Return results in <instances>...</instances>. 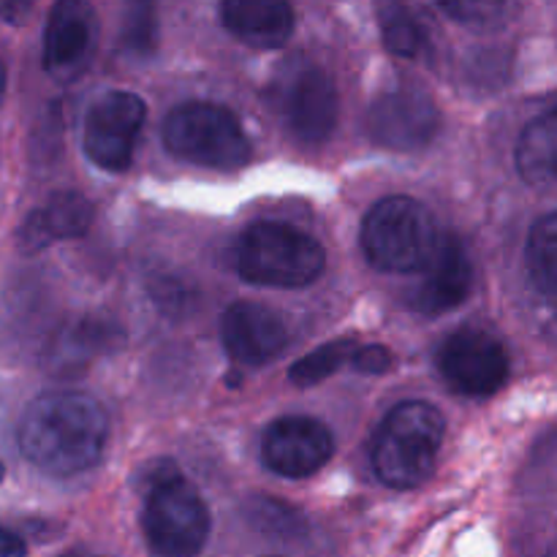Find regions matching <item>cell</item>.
I'll list each match as a JSON object with an SVG mask.
<instances>
[{
  "instance_id": "6da1fadb",
  "label": "cell",
  "mask_w": 557,
  "mask_h": 557,
  "mask_svg": "<svg viewBox=\"0 0 557 557\" xmlns=\"http://www.w3.org/2000/svg\"><path fill=\"white\" fill-rule=\"evenodd\" d=\"M16 441L38 471L76 476L96 468L107 451V408L85 392H47L25 408Z\"/></svg>"
},
{
  "instance_id": "7a4b0ae2",
  "label": "cell",
  "mask_w": 557,
  "mask_h": 557,
  "mask_svg": "<svg viewBox=\"0 0 557 557\" xmlns=\"http://www.w3.org/2000/svg\"><path fill=\"white\" fill-rule=\"evenodd\" d=\"M444 413L428 400H406L386 413L370 446L373 471L386 487L413 490L435 471L444 444Z\"/></svg>"
},
{
  "instance_id": "3957f363",
  "label": "cell",
  "mask_w": 557,
  "mask_h": 557,
  "mask_svg": "<svg viewBox=\"0 0 557 557\" xmlns=\"http://www.w3.org/2000/svg\"><path fill=\"white\" fill-rule=\"evenodd\" d=\"M438 245L441 237L433 212L411 196L379 199L362 221L364 259L379 272H424Z\"/></svg>"
},
{
  "instance_id": "277c9868",
  "label": "cell",
  "mask_w": 557,
  "mask_h": 557,
  "mask_svg": "<svg viewBox=\"0 0 557 557\" xmlns=\"http://www.w3.org/2000/svg\"><path fill=\"white\" fill-rule=\"evenodd\" d=\"M324 267L319 239L292 223L259 221L237 243V272L253 286L305 288L319 281Z\"/></svg>"
},
{
  "instance_id": "5b68a950",
  "label": "cell",
  "mask_w": 557,
  "mask_h": 557,
  "mask_svg": "<svg viewBox=\"0 0 557 557\" xmlns=\"http://www.w3.org/2000/svg\"><path fill=\"white\" fill-rule=\"evenodd\" d=\"M210 509L183 473L161 462L147 479L141 531L158 557H196L210 536Z\"/></svg>"
},
{
  "instance_id": "8992f818",
  "label": "cell",
  "mask_w": 557,
  "mask_h": 557,
  "mask_svg": "<svg viewBox=\"0 0 557 557\" xmlns=\"http://www.w3.org/2000/svg\"><path fill=\"white\" fill-rule=\"evenodd\" d=\"M163 145L174 158L205 169L245 166L250 141L232 109L212 101H190L172 109L163 123Z\"/></svg>"
},
{
  "instance_id": "52a82bcc",
  "label": "cell",
  "mask_w": 557,
  "mask_h": 557,
  "mask_svg": "<svg viewBox=\"0 0 557 557\" xmlns=\"http://www.w3.org/2000/svg\"><path fill=\"white\" fill-rule=\"evenodd\" d=\"M277 112L283 114L292 134L305 145H321L335 131L341 117V96L319 63L292 60L277 82Z\"/></svg>"
},
{
  "instance_id": "ba28073f",
  "label": "cell",
  "mask_w": 557,
  "mask_h": 557,
  "mask_svg": "<svg viewBox=\"0 0 557 557\" xmlns=\"http://www.w3.org/2000/svg\"><path fill=\"white\" fill-rule=\"evenodd\" d=\"M147 117V103L125 90L98 96L85 114L82 147L103 172H125L134 161V147Z\"/></svg>"
},
{
  "instance_id": "9c48e42d",
  "label": "cell",
  "mask_w": 557,
  "mask_h": 557,
  "mask_svg": "<svg viewBox=\"0 0 557 557\" xmlns=\"http://www.w3.org/2000/svg\"><path fill=\"white\" fill-rule=\"evenodd\" d=\"M435 362L438 373L457 395H495L509 375V357L504 346L479 326H462L446 337Z\"/></svg>"
},
{
  "instance_id": "30bf717a",
  "label": "cell",
  "mask_w": 557,
  "mask_h": 557,
  "mask_svg": "<svg viewBox=\"0 0 557 557\" xmlns=\"http://www.w3.org/2000/svg\"><path fill=\"white\" fill-rule=\"evenodd\" d=\"M98 16L85 0H60L44 27V71L60 85L76 82L96 54Z\"/></svg>"
},
{
  "instance_id": "8fae6325",
  "label": "cell",
  "mask_w": 557,
  "mask_h": 557,
  "mask_svg": "<svg viewBox=\"0 0 557 557\" xmlns=\"http://www.w3.org/2000/svg\"><path fill=\"white\" fill-rule=\"evenodd\" d=\"M441 128V112L433 98L417 87H400L375 98L368 109V134L375 145L397 152L428 147Z\"/></svg>"
},
{
  "instance_id": "7c38bea8",
  "label": "cell",
  "mask_w": 557,
  "mask_h": 557,
  "mask_svg": "<svg viewBox=\"0 0 557 557\" xmlns=\"http://www.w3.org/2000/svg\"><path fill=\"white\" fill-rule=\"evenodd\" d=\"M335 455L330 428L313 417H281L261 435V460L272 473L286 479H308Z\"/></svg>"
},
{
  "instance_id": "4fadbf2b",
  "label": "cell",
  "mask_w": 557,
  "mask_h": 557,
  "mask_svg": "<svg viewBox=\"0 0 557 557\" xmlns=\"http://www.w3.org/2000/svg\"><path fill=\"white\" fill-rule=\"evenodd\" d=\"M221 341L234 362L259 368L286 348L288 332L281 315L267 305L234 302L221 319Z\"/></svg>"
},
{
  "instance_id": "5bb4252c",
  "label": "cell",
  "mask_w": 557,
  "mask_h": 557,
  "mask_svg": "<svg viewBox=\"0 0 557 557\" xmlns=\"http://www.w3.org/2000/svg\"><path fill=\"white\" fill-rule=\"evenodd\" d=\"M473 288V264L468 256L466 245L457 237L446 234L441 237L438 250L424 267L422 281L413 286L408 305L417 313L424 315H441L455 310L468 299Z\"/></svg>"
},
{
  "instance_id": "9a60e30c",
  "label": "cell",
  "mask_w": 557,
  "mask_h": 557,
  "mask_svg": "<svg viewBox=\"0 0 557 557\" xmlns=\"http://www.w3.org/2000/svg\"><path fill=\"white\" fill-rule=\"evenodd\" d=\"M92 218H96V210L87 196L76 194V190H60L22 221L20 232H16V248L25 256L41 253L54 243L76 239L90 232Z\"/></svg>"
},
{
  "instance_id": "2e32d148",
  "label": "cell",
  "mask_w": 557,
  "mask_h": 557,
  "mask_svg": "<svg viewBox=\"0 0 557 557\" xmlns=\"http://www.w3.org/2000/svg\"><path fill=\"white\" fill-rule=\"evenodd\" d=\"M221 20L232 36L256 49H277L292 38L294 9L283 0H226Z\"/></svg>"
},
{
  "instance_id": "e0dca14e",
  "label": "cell",
  "mask_w": 557,
  "mask_h": 557,
  "mask_svg": "<svg viewBox=\"0 0 557 557\" xmlns=\"http://www.w3.org/2000/svg\"><path fill=\"white\" fill-rule=\"evenodd\" d=\"M120 343L117 326L98 319H82L65 326L49 346V368L54 373H79L92 357Z\"/></svg>"
},
{
  "instance_id": "ac0fdd59",
  "label": "cell",
  "mask_w": 557,
  "mask_h": 557,
  "mask_svg": "<svg viewBox=\"0 0 557 557\" xmlns=\"http://www.w3.org/2000/svg\"><path fill=\"white\" fill-rule=\"evenodd\" d=\"M517 169L536 188L557 185V103L525 125L517 141Z\"/></svg>"
},
{
  "instance_id": "d6986e66",
  "label": "cell",
  "mask_w": 557,
  "mask_h": 557,
  "mask_svg": "<svg viewBox=\"0 0 557 557\" xmlns=\"http://www.w3.org/2000/svg\"><path fill=\"white\" fill-rule=\"evenodd\" d=\"M528 270L533 281L547 294L557 297V212L539 218L536 226L531 228L525 248Z\"/></svg>"
},
{
  "instance_id": "ffe728a7",
  "label": "cell",
  "mask_w": 557,
  "mask_h": 557,
  "mask_svg": "<svg viewBox=\"0 0 557 557\" xmlns=\"http://www.w3.org/2000/svg\"><path fill=\"white\" fill-rule=\"evenodd\" d=\"M354 354H357V346L351 341H332L310 351L299 362H294L292 370H288V379L297 386H315L330 379V375H335L343 364L351 362Z\"/></svg>"
},
{
  "instance_id": "44dd1931",
  "label": "cell",
  "mask_w": 557,
  "mask_h": 557,
  "mask_svg": "<svg viewBox=\"0 0 557 557\" xmlns=\"http://www.w3.org/2000/svg\"><path fill=\"white\" fill-rule=\"evenodd\" d=\"M381 14V33H384V44L392 54L397 58H417L424 49V30L411 11L403 5H384Z\"/></svg>"
},
{
  "instance_id": "7402d4cb",
  "label": "cell",
  "mask_w": 557,
  "mask_h": 557,
  "mask_svg": "<svg viewBox=\"0 0 557 557\" xmlns=\"http://www.w3.org/2000/svg\"><path fill=\"white\" fill-rule=\"evenodd\" d=\"M248 520L253 522L259 531L272 533V536H297L302 531V517L297 509L275 498H253L245 509Z\"/></svg>"
},
{
  "instance_id": "603a6c76",
  "label": "cell",
  "mask_w": 557,
  "mask_h": 557,
  "mask_svg": "<svg viewBox=\"0 0 557 557\" xmlns=\"http://www.w3.org/2000/svg\"><path fill=\"white\" fill-rule=\"evenodd\" d=\"M441 9L449 16H455L460 25L473 27L479 33L495 30V27L504 25V16L509 11V5L500 3H441Z\"/></svg>"
},
{
  "instance_id": "cb8c5ba5",
  "label": "cell",
  "mask_w": 557,
  "mask_h": 557,
  "mask_svg": "<svg viewBox=\"0 0 557 557\" xmlns=\"http://www.w3.org/2000/svg\"><path fill=\"white\" fill-rule=\"evenodd\" d=\"M152 30H156L152 9H147V5H136V9L128 14V20H125V41H128L125 47L147 54L152 47H156Z\"/></svg>"
},
{
  "instance_id": "d4e9b609",
  "label": "cell",
  "mask_w": 557,
  "mask_h": 557,
  "mask_svg": "<svg viewBox=\"0 0 557 557\" xmlns=\"http://www.w3.org/2000/svg\"><path fill=\"white\" fill-rule=\"evenodd\" d=\"M392 357L384 346H357V354H354L351 364L357 373H370L379 375L389 368Z\"/></svg>"
},
{
  "instance_id": "484cf974",
  "label": "cell",
  "mask_w": 557,
  "mask_h": 557,
  "mask_svg": "<svg viewBox=\"0 0 557 557\" xmlns=\"http://www.w3.org/2000/svg\"><path fill=\"white\" fill-rule=\"evenodd\" d=\"M30 14L33 3H25V0H0V22H5V25H25Z\"/></svg>"
},
{
  "instance_id": "4316f807",
  "label": "cell",
  "mask_w": 557,
  "mask_h": 557,
  "mask_svg": "<svg viewBox=\"0 0 557 557\" xmlns=\"http://www.w3.org/2000/svg\"><path fill=\"white\" fill-rule=\"evenodd\" d=\"M0 557H27L25 539L5 525H0Z\"/></svg>"
},
{
  "instance_id": "83f0119b",
  "label": "cell",
  "mask_w": 557,
  "mask_h": 557,
  "mask_svg": "<svg viewBox=\"0 0 557 557\" xmlns=\"http://www.w3.org/2000/svg\"><path fill=\"white\" fill-rule=\"evenodd\" d=\"M5 98V65H3V58H0V103H3Z\"/></svg>"
},
{
  "instance_id": "f1b7e54d",
  "label": "cell",
  "mask_w": 557,
  "mask_h": 557,
  "mask_svg": "<svg viewBox=\"0 0 557 557\" xmlns=\"http://www.w3.org/2000/svg\"><path fill=\"white\" fill-rule=\"evenodd\" d=\"M547 557H557V536L553 539V544H549V549H547Z\"/></svg>"
},
{
  "instance_id": "f546056e",
  "label": "cell",
  "mask_w": 557,
  "mask_h": 557,
  "mask_svg": "<svg viewBox=\"0 0 557 557\" xmlns=\"http://www.w3.org/2000/svg\"><path fill=\"white\" fill-rule=\"evenodd\" d=\"M60 557H101V555H87V553H65V555H60Z\"/></svg>"
},
{
  "instance_id": "4dcf8cb0",
  "label": "cell",
  "mask_w": 557,
  "mask_h": 557,
  "mask_svg": "<svg viewBox=\"0 0 557 557\" xmlns=\"http://www.w3.org/2000/svg\"><path fill=\"white\" fill-rule=\"evenodd\" d=\"M3 476H5V466H3V462H0V482H3Z\"/></svg>"
}]
</instances>
